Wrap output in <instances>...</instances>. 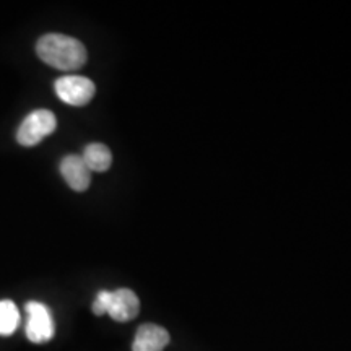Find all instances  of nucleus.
I'll list each match as a JSON object with an SVG mask.
<instances>
[{"label": "nucleus", "mask_w": 351, "mask_h": 351, "mask_svg": "<svg viewBox=\"0 0 351 351\" xmlns=\"http://www.w3.org/2000/svg\"><path fill=\"white\" fill-rule=\"evenodd\" d=\"M36 52L43 62L64 72L78 70L86 62L85 46L78 39L59 33H49L39 38Z\"/></svg>", "instance_id": "nucleus-1"}, {"label": "nucleus", "mask_w": 351, "mask_h": 351, "mask_svg": "<svg viewBox=\"0 0 351 351\" xmlns=\"http://www.w3.org/2000/svg\"><path fill=\"white\" fill-rule=\"evenodd\" d=\"M96 315L109 314L116 322H129L140 313V301L134 291L121 288L117 291H99L93 302Z\"/></svg>", "instance_id": "nucleus-2"}, {"label": "nucleus", "mask_w": 351, "mask_h": 351, "mask_svg": "<svg viewBox=\"0 0 351 351\" xmlns=\"http://www.w3.org/2000/svg\"><path fill=\"white\" fill-rule=\"evenodd\" d=\"M57 127L56 116L47 109H36L29 116L25 117L19 130H16V140L23 147H33L43 142L47 135H51Z\"/></svg>", "instance_id": "nucleus-3"}, {"label": "nucleus", "mask_w": 351, "mask_h": 351, "mask_svg": "<svg viewBox=\"0 0 351 351\" xmlns=\"http://www.w3.org/2000/svg\"><path fill=\"white\" fill-rule=\"evenodd\" d=\"M54 90L60 101L70 106H85L93 99L96 86L90 78L82 75H65L57 78Z\"/></svg>", "instance_id": "nucleus-4"}, {"label": "nucleus", "mask_w": 351, "mask_h": 351, "mask_svg": "<svg viewBox=\"0 0 351 351\" xmlns=\"http://www.w3.org/2000/svg\"><path fill=\"white\" fill-rule=\"evenodd\" d=\"M26 339L33 343H46L54 337V320H52L51 311L41 302L29 301L26 304Z\"/></svg>", "instance_id": "nucleus-5"}, {"label": "nucleus", "mask_w": 351, "mask_h": 351, "mask_svg": "<svg viewBox=\"0 0 351 351\" xmlns=\"http://www.w3.org/2000/svg\"><path fill=\"white\" fill-rule=\"evenodd\" d=\"M60 174L75 192H83L90 187L91 171L86 168L85 161L78 155H69L60 161Z\"/></svg>", "instance_id": "nucleus-6"}, {"label": "nucleus", "mask_w": 351, "mask_h": 351, "mask_svg": "<svg viewBox=\"0 0 351 351\" xmlns=\"http://www.w3.org/2000/svg\"><path fill=\"white\" fill-rule=\"evenodd\" d=\"M169 343V333L156 324H143L138 327L132 351H163Z\"/></svg>", "instance_id": "nucleus-7"}, {"label": "nucleus", "mask_w": 351, "mask_h": 351, "mask_svg": "<svg viewBox=\"0 0 351 351\" xmlns=\"http://www.w3.org/2000/svg\"><path fill=\"white\" fill-rule=\"evenodd\" d=\"M83 161H85L86 168L91 173H104L111 168L112 163V155L111 150L103 143H90L86 145V148L83 150Z\"/></svg>", "instance_id": "nucleus-8"}, {"label": "nucleus", "mask_w": 351, "mask_h": 351, "mask_svg": "<svg viewBox=\"0 0 351 351\" xmlns=\"http://www.w3.org/2000/svg\"><path fill=\"white\" fill-rule=\"evenodd\" d=\"M20 326V313L15 302L10 300L0 301V335L8 337Z\"/></svg>", "instance_id": "nucleus-9"}]
</instances>
